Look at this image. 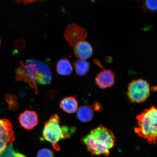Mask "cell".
Wrapping results in <instances>:
<instances>
[{"label": "cell", "mask_w": 157, "mask_h": 157, "mask_svg": "<svg viewBox=\"0 0 157 157\" xmlns=\"http://www.w3.org/2000/svg\"><path fill=\"white\" fill-rule=\"evenodd\" d=\"M15 71L16 81L29 84L36 94L38 92V84L47 85L50 84L52 79L49 67L44 62L34 59L27 60L25 62H21Z\"/></svg>", "instance_id": "6da1fadb"}, {"label": "cell", "mask_w": 157, "mask_h": 157, "mask_svg": "<svg viewBox=\"0 0 157 157\" xmlns=\"http://www.w3.org/2000/svg\"><path fill=\"white\" fill-rule=\"evenodd\" d=\"M81 140L92 155L107 156L114 146L115 137L112 131L100 125L82 137Z\"/></svg>", "instance_id": "7a4b0ae2"}, {"label": "cell", "mask_w": 157, "mask_h": 157, "mask_svg": "<svg viewBox=\"0 0 157 157\" xmlns=\"http://www.w3.org/2000/svg\"><path fill=\"white\" fill-rule=\"evenodd\" d=\"M75 131L73 128L66 125L61 126L60 117L58 114H55L45 123L42 135L45 140L52 144L55 150L60 151V147L58 142L70 137Z\"/></svg>", "instance_id": "3957f363"}, {"label": "cell", "mask_w": 157, "mask_h": 157, "mask_svg": "<svg viewBox=\"0 0 157 157\" xmlns=\"http://www.w3.org/2000/svg\"><path fill=\"white\" fill-rule=\"evenodd\" d=\"M136 119L138 126L135 129L139 136L147 139L149 143L154 144L157 139V109L152 106L144 110Z\"/></svg>", "instance_id": "277c9868"}, {"label": "cell", "mask_w": 157, "mask_h": 157, "mask_svg": "<svg viewBox=\"0 0 157 157\" xmlns=\"http://www.w3.org/2000/svg\"><path fill=\"white\" fill-rule=\"evenodd\" d=\"M127 94L132 102H143L150 95V85L146 80L142 79L134 80L129 84Z\"/></svg>", "instance_id": "5b68a950"}, {"label": "cell", "mask_w": 157, "mask_h": 157, "mask_svg": "<svg viewBox=\"0 0 157 157\" xmlns=\"http://www.w3.org/2000/svg\"><path fill=\"white\" fill-rule=\"evenodd\" d=\"M87 33L85 29L75 24L67 27L64 32V38L70 46L74 47L78 43L85 40Z\"/></svg>", "instance_id": "8992f818"}, {"label": "cell", "mask_w": 157, "mask_h": 157, "mask_svg": "<svg viewBox=\"0 0 157 157\" xmlns=\"http://www.w3.org/2000/svg\"><path fill=\"white\" fill-rule=\"evenodd\" d=\"M14 140V133L10 121L0 118V154L5 150L9 143Z\"/></svg>", "instance_id": "52a82bcc"}, {"label": "cell", "mask_w": 157, "mask_h": 157, "mask_svg": "<svg viewBox=\"0 0 157 157\" xmlns=\"http://www.w3.org/2000/svg\"><path fill=\"white\" fill-rule=\"evenodd\" d=\"M94 62L103 69L96 76L95 78L96 84L101 89L112 87L115 82V73L110 70L105 69L97 59L94 60Z\"/></svg>", "instance_id": "ba28073f"}, {"label": "cell", "mask_w": 157, "mask_h": 157, "mask_svg": "<svg viewBox=\"0 0 157 157\" xmlns=\"http://www.w3.org/2000/svg\"><path fill=\"white\" fill-rule=\"evenodd\" d=\"M18 120L21 126L27 130H31L38 124L39 118L36 112L26 110L19 115Z\"/></svg>", "instance_id": "9c48e42d"}, {"label": "cell", "mask_w": 157, "mask_h": 157, "mask_svg": "<svg viewBox=\"0 0 157 157\" xmlns=\"http://www.w3.org/2000/svg\"><path fill=\"white\" fill-rule=\"evenodd\" d=\"M75 55L80 59L86 60L93 54V48L89 42L85 40L80 41L74 47Z\"/></svg>", "instance_id": "30bf717a"}, {"label": "cell", "mask_w": 157, "mask_h": 157, "mask_svg": "<svg viewBox=\"0 0 157 157\" xmlns=\"http://www.w3.org/2000/svg\"><path fill=\"white\" fill-rule=\"evenodd\" d=\"M76 96H70L62 100L59 107L63 110L68 113H73L77 111L78 103Z\"/></svg>", "instance_id": "8fae6325"}, {"label": "cell", "mask_w": 157, "mask_h": 157, "mask_svg": "<svg viewBox=\"0 0 157 157\" xmlns=\"http://www.w3.org/2000/svg\"><path fill=\"white\" fill-rule=\"evenodd\" d=\"M94 111L91 106L82 105L78 109L76 116L78 119L82 122H89L93 118Z\"/></svg>", "instance_id": "7c38bea8"}, {"label": "cell", "mask_w": 157, "mask_h": 157, "mask_svg": "<svg viewBox=\"0 0 157 157\" xmlns=\"http://www.w3.org/2000/svg\"><path fill=\"white\" fill-rule=\"evenodd\" d=\"M56 70L60 75L68 76L72 73L73 68L69 60L66 58H63L58 61Z\"/></svg>", "instance_id": "4fadbf2b"}, {"label": "cell", "mask_w": 157, "mask_h": 157, "mask_svg": "<svg viewBox=\"0 0 157 157\" xmlns=\"http://www.w3.org/2000/svg\"><path fill=\"white\" fill-rule=\"evenodd\" d=\"M74 65L78 75L84 76L89 71L91 64L86 60L79 59L74 62Z\"/></svg>", "instance_id": "5bb4252c"}, {"label": "cell", "mask_w": 157, "mask_h": 157, "mask_svg": "<svg viewBox=\"0 0 157 157\" xmlns=\"http://www.w3.org/2000/svg\"><path fill=\"white\" fill-rule=\"evenodd\" d=\"M140 7L144 11L157 13V0H143Z\"/></svg>", "instance_id": "9a60e30c"}, {"label": "cell", "mask_w": 157, "mask_h": 157, "mask_svg": "<svg viewBox=\"0 0 157 157\" xmlns=\"http://www.w3.org/2000/svg\"><path fill=\"white\" fill-rule=\"evenodd\" d=\"M5 99L10 109L15 111L18 109V104L15 96L11 94H7L5 96Z\"/></svg>", "instance_id": "2e32d148"}, {"label": "cell", "mask_w": 157, "mask_h": 157, "mask_svg": "<svg viewBox=\"0 0 157 157\" xmlns=\"http://www.w3.org/2000/svg\"><path fill=\"white\" fill-rule=\"evenodd\" d=\"M37 157H54L53 152L50 149L43 148L39 151Z\"/></svg>", "instance_id": "e0dca14e"}, {"label": "cell", "mask_w": 157, "mask_h": 157, "mask_svg": "<svg viewBox=\"0 0 157 157\" xmlns=\"http://www.w3.org/2000/svg\"><path fill=\"white\" fill-rule=\"evenodd\" d=\"M91 107L94 111L101 112L103 108L102 105L98 101L95 102L93 105H91Z\"/></svg>", "instance_id": "ac0fdd59"}, {"label": "cell", "mask_w": 157, "mask_h": 157, "mask_svg": "<svg viewBox=\"0 0 157 157\" xmlns=\"http://www.w3.org/2000/svg\"><path fill=\"white\" fill-rule=\"evenodd\" d=\"M17 3H21L24 4L34 2L41 1V0H15Z\"/></svg>", "instance_id": "d6986e66"}, {"label": "cell", "mask_w": 157, "mask_h": 157, "mask_svg": "<svg viewBox=\"0 0 157 157\" xmlns=\"http://www.w3.org/2000/svg\"><path fill=\"white\" fill-rule=\"evenodd\" d=\"M1 39H0V46H1Z\"/></svg>", "instance_id": "ffe728a7"}]
</instances>
